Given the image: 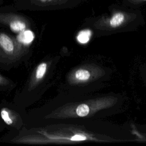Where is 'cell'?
I'll use <instances>...</instances> for the list:
<instances>
[{"mask_svg": "<svg viewBox=\"0 0 146 146\" xmlns=\"http://www.w3.org/2000/svg\"><path fill=\"white\" fill-rule=\"evenodd\" d=\"M9 80L0 74V86H7L9 84Z\"/></svg>", "mask_w": 146, "mask_h": 146, "instance_id": "8fae6325", "label": "cell"}, {"mask_svg": "<svg viewBox=\"0 0 146 146\" xmlns=\"http://www.w3.org/2000/svg\"><path fill=\"white\" fill-rule=\"evenodd\" d=\"M91 31L90 29H86L81 31L78 36V39L81 42H86L91 35Z\"/></svg>", "mask_w": 146, "mask_h": 146, "instance_id": "9c48e42d", "label": "cell"}, {"mask_svg": "<svg viewBox=\"0 0 146 146\" xmlns=\"http://www.w3.org/2000/svg\"><path fill=\"white\" fill-rule=\"evenodd\" d=\"M0 116L3 121L8 125L16 128L21 123V118L19 115L12 110L7 107H3L0 111Z\"/></svg>", "mask_w": 146, "mask_h": 146, "instance_id": "52a82bcc", "label": "cell"}, {"mask_svg": "<svg viewBox=\"0 0 146 146\" xmlns=\"http://www.w3.org/2000/svg\"><path fill=\"white\" fill-rule=\"evenodd\" d=\"M129 1L131 2H136V3H140V2H141L143 1H146V0H129Z\"/></svg>", "mask_w": 146, "mask_h": 146, "instance_id": "7c38bea8", "label": "cell"}, {"mask_svg": "<svg viewBox=\"0 0 146 146\" xmlns=\"http://www.w3.org/2000/svg\"><path fill=\"white\" fill-rule=\"evenodd\" d=\"M51 63V60H44L38 64L34 68L27 83V90L31 91L43 82L48 74Z\"/></svg>", "mask_w": 146, "mask_h": 146, "instance_id": "8992f818", "label": "cell"}, {"mask_svg": "<svg viewBox=\"0 0 146 146\" xmlns=\"http://www.w3.org/2000/svg\"><path fill=\"white\" fill-rule=\"evenodd\" d=\"M145 51H146V44H145Z\"/></svg>", "mask_w": 146, "mask_h": 146, "instance_id": "5bb4252c", "label": "cell"}, {"mask_svg": "<svg viewBox=\"0 0 146 146\" xmlns=\"http://www.w3.org/2000/svg\"><path fill=\"white\" fill-rule=\"evenodd\" d=\"M113 74L111 68L102 64L90 62L79 65L70 71L66 80L73 86L83 88L91 92L104 88Z\"/></svg>", "mask_w": 146, "mask_h": 146, "instance_id": "3957f363", "label": "cell"}, {"mask_svg": "<svg viewBox=\"0 0 146 146\" xmlns=\"http://www.w3.org/2000/svg\"><path fill=\"white\" fill-rule=\"evenodd\" d=\"M139 72L142 82L146 86V62L140 65Z\"/></svg>", "mask_w": 146, "mask_h": 146, "instance_id": "30bf717a", "label": "cell"}, {"mask_svg": "<svg viewBox=\"0 0 146 146\" xmlns=\"http://www.w3.org/2000/svg\"><path fill=\"white\" fill-rule=\"evenodd\" d=\"M27 48L17 39L4 33H0V58L15 60L28 52Z\"/></svg>", "mask_w": 146, "mask_h": 146, "instance_id": "5b68a950", "label": "cell"}, {"mask_svg": "<svg viewBox=\"0 0 146 146\" xmlns=\"http://www.w3.org/2000/svg\"><path fill=\"white\" fill-rule=\"evenodd\" d=\"M137 15L134 13L117 11L110 15L102 17L93 24L95 35L98 36L133 30Z\"/></svg>", "mask_w": 146, "mask_h": 146, "instance_id": "277c9868", "label": "cell"}, {"mask_svg": "<svg viewBox=\"0 0 146 146\" xmlns=\"http://www.w3.org/2000/svg\"><path fill=\"white\" fill-rule=\"evenodd\" d=\"M12 141L17 143L34 144L137 142L132 128L92 119L83 124H54L25 130Z\"/></svg>", "mask_w": 146, "mask_h": 146, "instance_id": "6da1fadb", "label": "cell"}, {"mask_svg": "<svg viewBox=\"0 0 146 146\" xmlns=\"http://www.w3.org/2000/svg\"><path fill=\"white\" fill-rule=\"evenodd\" d=\"M9 26L10 30L14 33H21L26 30L27 25L26 23L19 19H14L11 21L9 23Z\"/></svg>", "mask_w": 146, "mask_h": 146, "instance_id": "ba28073f", "label": "cell"}, {"mask_svg": "<svg viewBox=\"0 0 146 146\" xmlns=\"http://www.w3.org/2000/svg\"><path fill=\"white\" fill-rule=\"evenodd\" d=\"M42 2H48V1H50L51 0H40Z\"/></svg>", "mask_w": 146, "mask_h": 146, "instance_id": "4fadbf2b", "label": "cell"}, {"mask_svg": "<svg viewBox=\"0 0 146 146\" xmlns=\"http://www.w3.org/2000/svg\"><path fill=\"white\" fill-rule=\"evenodd\" d=\"M125 101L123 95L111 92L65 104L52 111L46 117L100 119L120 113L123 109Z\"/></svg>", "mask_w": 146, "mask_h": 146, "instance_id": "7a4b0ae2", "label": "cell"}]
</instances>
